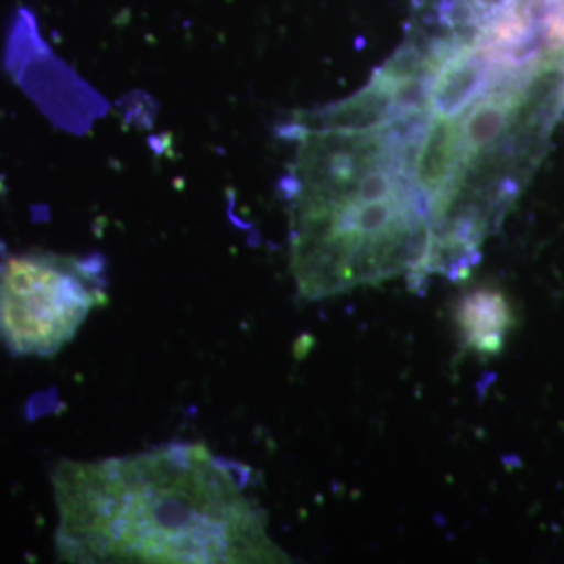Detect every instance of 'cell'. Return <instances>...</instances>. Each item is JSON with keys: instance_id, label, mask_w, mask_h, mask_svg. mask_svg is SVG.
Returning a JSON list of instances; mask_svg holds the SVG:
<instances>
[{"instance_id": "cell-3", "label": "cell", "mask_w": 564, "mask_h": 564, "mask_svg": "<svg viewBox=\"0 0 564 564\" xmlns=\"http://www.w3.org/2000/svg\"><path fill=\"white\" fill-rule=\"evenodd\" d=\"M105 302L99 258L51 251L0 260V343L15 356H53Z\"/></svg>"}, {"instance_id": "cell-5", "label": "cell", "mask_w": 564, "mask_h": 564, "mask_svg": "<svg viewBox=\"0 0 564 564\" xmlns=\"http://www.w3.org/2000/svg\"><path fill=\"white\" fill-rule=\"evenodd\" d=\"M429 18H433L444 34L458 39H475L484 34L519 0H426Z\"/></svg>"}, {"instance_id": "cell-4", "label": "cell", "mask_w": 564, "mask_h": 564, "mask_svg": "<svg viewBox=\"0 0 564 564\" xmlns=\"http://www.w3.org/2000/svg\"><path fill=\"white\" fill-rule=\"evenodd\" d=\"M456 323L468 349L481 356H498L505 349L514 314L505 293L477 289L463 297L456 307Z\"/></svg>"}, {"instance_id": "cell-1", "label": "cell", "mask_w": 564, "mask_h": 564, "mask_svg": "<svg viewBox=\"0 0 564 564\" xmlns=\"http://www.w3.org/2000/svg\"><path fill=\"white\" fill-rule=\"evenodd\" d=\"M57 554L69 563H282L235 464L165 445L53 470Z\"/></svg>"}, {"instance_id": "cell-2", "label": "cell", "mask_w": 564, "mask_h": 564, "mask_svg": "<svg viewBox=\"0 0 564 564\" xmlns=\"http://www.w3.org/2000/svg\"><path fill=\"white\" fill-rule=\"evenodd\" d=\"M426 111L364 128H300L286 178L291 270L307 300L431 274L433 226L414 178Z\"/></svg>"}]
</instances>
